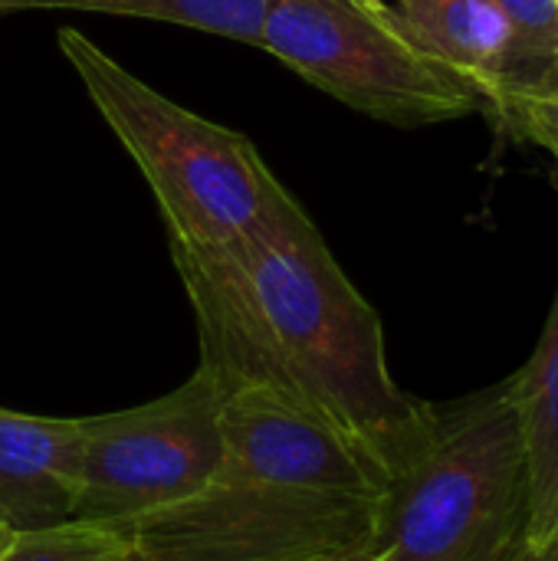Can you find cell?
<instances>
[{
	"mask_svg": "<svg viewBox=\"0 0 558 561\" xmlns=\"http://www.w3.org/2000/svg\"><path fill=\"white\" fill-rule=\"evenodd\" d=\"M171 256L197 316V368L224 394L266 385L306 401L391 473L428 404L398 388L378 312L283 184L243 237L220 247L171 243Z\"/></svg>",
	"mask_w": 558,
	"mask_h": 561,
	"instance_id": "6da1fadb",
	"label": "cell"
},
{
	"mask_svg": "<svg viewBox=\"0 0 558 561\" xmlns=\"http://www.w3.org/2000/svg\"><path fill=\"white\" fill-rule=\"evenodd\" d=\"M365 561H533L506 381L424 408L391 460Z\"/></svg>",
	"mask_w": 558,
	"mask_h": 561,
	"instance_id": "7a4b0ae2",
	"label": "cell"
},
{
	"mask_svg": "<svg viewBox=\"0 0 558 561\" xmlns=\"http://www.w3.org/2000/svg\"><path fill=\"white\" fill-rule=\"evenodd\" d=\"M56 43L141 168L171 243L220 247L266 214L280 181L250 138L171 102L79 30H59Z\"/></svg>",
	"mask_w": 558,
	"mask_h": 561,
	"instance_id": "3957f363",
	"label": "cell"
},
{
	"mask_svg": "<svg viewBox=\"0 0 558 561\" xmlns=\"http://www.w3.org/2000/svg\"><path fill=\"white\" fill-rule=\"evenodd\" d=\"M260 49L349 108L391 125L487 112L477 85L434 56L385 0H276Z\"/></svg>",
	"mask_w": 558,
	"mask_h": 561,
	"instance_id": "277c9868",
	"label": "cell"
},
{
	"mask_svg": "<svg viewBox=\"0 0 558 561\" xmlns=\"http://www.w3.org/2000/svg\"><path fill=\"white\" fill-rule=\"evenodd\" d=\"M378 500L214 480L178 506L112 526L148 561H342L372 546Z\"/></svg>",
	"mask_w": 558,
	"mask_h": 561,
	"instance_id": "5b68a950",
	"label": "cell"
},
{
	"mask_svg": "<svg viewBox=\"0 0 558 561\" xmlns=\"http://www.w3.org/2000/svg\"><path fill=\"white\" fill-rule=\"evenodd\" d=\"M220 404V385L197 368L164 398L79 417L82 457L72 519L128 523L207 490L224 460Z\"/></svg>",
	"mask_w": 558,
	"mask_h": 561,
	"instance_id": "8992f818",
	"label": "cell"
},
{
	"mask_svg": "<svg viewBox=\"0 0 558 561\" xmlns=\"http://www.w3.org/2000/svg\"><path fill=\"white\" fill-rule=\"evenodd\" d=\"M224 460L217 480L378 500L385 460L332 417L266 385H243L220 404Z\"/></svg>",
	"mask_w": 558,
	"mask_h": 561,
	"instance_id": "52a82bcc",
	"label": "cell"
},
{
	"mask_svg": "<svg viewBox=\"0 0 558 561\" xmlns=\"http://www.w3.org/2000/svg\"><path fill=\"white\" fill-rule=\"evenodd\" d=\"M79 417L0 408V523L13 533L72 519L79 496Z\"/></svg>",
	"mask_w": 558,
	"mask_h": 561,
	"instance_id": "ba28073f",
	"label": "cell"
},
{
	"mask_svg": "<svg viewBox=\"0 0 558 561\" xmlns=\"http://www.w3.org/2000/svg\"><path fill=\"white\" fill-rule=\"evenodd\" d=\"M398 13L434 56L477 85L490 115L556 62L529 59L490 0H401Z\"/></svg>",
	"mask_w": 558,
	"mask_h": 561,
	"instance_id": "9c48e42d",
	"label": "cell"
},
{
	"mask_svg": "<svg viewBox=\"0 0 558 561\" xmlns=\"http://www.w3.org/2000/svg\"><path fill=\"white\" fill-rule=\"evenodd\" d=\"M526 477V552L558 561V289L533 358L506 378Z\"/></svg>",
	"mask_w": 558,
	"mask_h": 561,
	"instance_id": "30bf717a",
	"label": "cell"
},
{
	"mask_svg": "<svg viewBox=\"0 0 558 561\" xmlns=\"http://www.w3.org/2000/svg\"><path fill=\"white\" fill-rule=\"evenodd\" d=\"M276 0H0V13L13 10H82L112 16H141L201 33L260 46L266 13Z\"/></svg>",
	"mask_w": 558,
	"mask_h": 561,
	"instance_id": "8fae6325",
	"label": "cell"
},
{
	"mask_svg": "<svg viewBox=\"0 0 558 561\" xmlns=\"http://www.w3.org/2000/svg\"><path fill=\"white\" fill-rule=\"evenodd\" d=\"M128 549V539L109 523L69 519L46 529L13 533L0 561H112Z\"/></svg>",
	"mask_w": 558,
	"mask_h": 561,
	"instance_id": "7c38bea8",
	"label": "cell"
},
{
	"mask_svg": "<svg viewBox=\"0 0 558 561\" xmlns=\"http://www.w3.org/2000/svg\"><path fill=\"white\" fill-rule=\"evenodd\" d=\"M510 135L546 148L558 164V59L493 115Z\"/></svg>",
	"mask_w": 558,
	"mask_h": 561,
	"instance_id": "4fadbf2b",
	"label": "cell"
},
{
	"mask_svg": "<svg viewBox=\"0 0 558 561\" xmlns=\"http://www.w3.org/2000/svg\"><path fill=\"white\" fill-rule=\"evenodd\" d=\"M510 30L516 33L523 53L536 62L558 59V0H490Z\"/></svg>",
	"mask_w": 558,
	"mask_h": 561,
	"instance_id": "5bb4252c",
	"label": "cell"
},
{
	"mask_svg": "<svg viewBox=\"0 0 558 561\" xmlns=\"http://www.w3.org/2000/svg\"><path fill=\"white\" fill-rule=\"evenodd\" d=\"M10 539H13V529L0 523V559H3V552H7V546H10Z\"/></svg>",
	"mask_w": 558,
	"mask_h": 561,
	"instance_id": "9a60e30c",
	"label": "cell"
},
{
	"mask_svg": "<svg viewBox=\"0 0 558 561\" xmlns=\"http://www.w3.org/2000/svg\"><path fill=\"white\" fill-rule=\"evenodd\" d=\"M368 559V549L365 552H358V556H352V559H342V561H365Z\"/></svg>",
	"mask_w": 558,
	"mask_h": 561,
	"instance_id": "2e32d148",
	"label": "cell"
}]
</instances>
